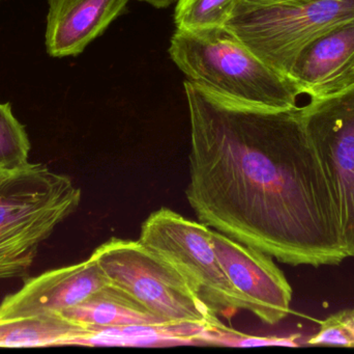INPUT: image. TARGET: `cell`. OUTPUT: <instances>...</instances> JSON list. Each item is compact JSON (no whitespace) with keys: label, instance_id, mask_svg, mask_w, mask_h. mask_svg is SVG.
<instances>
[{"label":"cell","instance_id":"ba28073f","mask_svg":"<svg viewBox=\"0 0 354 354\" xmlns=\"http://www.w3.org/2000/svg\"><path fill=\"white\" fill-rule=\"evenodd\" d=\"M214 253L245 303L247 311L268 326L290 314L292 288L272 257L212 229Z\"/></svg>","mask_w":354,"mask_h":354},{"label":"cell","instance_id":"5b68a950","mask_svg":"<svg viewBox=\"0 0 354 354\" xmlns=\"http://www.w3.org/2000/svg\"><path fill=\"white\" fill-rule=\"evenodd\" d=\"M138 240L170 262L216 316L231 319L247 310L214 253L209 227L161 208L143 222Z\"/></svg>","mask_w":354,"mask_h":354},{"label":"cell","instance_id":"8fae6325","mask_svg":"<svg viewBox=\"0 0 354 354\" xmlns=\"http://www.w3.org/2000/svg\"><path fill=\"white\" fill-rule=\"evenodd\" d=\"M130 0H48L45 44L51 57L77 56L128 10Z\"/></svg>","mask_w":354,"mask_h":354},{"label":"cell","instance_id":"277c9868","mask_svg":"<svg viewBox=\"0 0 354 354\" xmlns=\"http://www.w3.org/2000/svg\"><path fill=\"white\" fill-rule=\"evenodd\" d=\"M354 19V0H299L252 6L239 0L226 28L268 66L288 76L306 45Z\"/></svg>","mask_w":354,"mask_h":354},{"label":"cell","instance_id":"7c38bea8","mask_svg":"<svg viewBox=\"0 0 354 354\" xmlns=\"http://www.w3.org/2000/svg\"><path fill=\"white\" fill-rule=\"evenodd\" d=\"M59 315L87 328L171 324L112 284L100 289L82 303L64 310Z\"/></svg>","mask_w":354,"mask_h":354},{"label":"cell","instance_id":"9c48e42d","mask_svg":"<svg viewBox=\"0 0 354 354\" xmlns=\"http://www.w3.org/2000/svg\"><path fill=\"white\" fill-rule=\"evenodd\" d=\"M111 284L99 264L89 259L27 278L0 303V319L57 315Z\"/></svg>","mask_w":354,"mask_h":354},{"label":"cell","instance_id":"d6986e66","mask_svg":"<svg viewBox=\"0 0 354 354\" xmlns=\"http://www.w3.org/2000/svg\"><path fill=\"white\" fill-rule=\"evenodd\" d=\"M314 346H340L354 348V309L333 314L320 324L317 334L308 340Z\"/></svg>","mask_w":354,"mask_h":354},{"label":"cell","instance_id":"5bb4252c","mask_svg":"<svg viewBox=\"0 0 354 354\" xmlns=\"http://www.w3.org/2000/svg\"><path fill=\"white\" fill-rule=\"evenodd\" d=\"M206 326L198 324L93 328L77 346H198Z\"/></svg>","mask_w":354,"mask_h":354},{"label":"cell","instance_id":"2e32d148","mask_svg":"<svg viewBox=\"0 0 354 354\" xmlns=\"http://www.w3.org/2000/svg\"><path fill=\"white\" fill-rule=\"evenodd\" d=\"M30 149L26 129L12 114L10 102L0 103V168L14 172L26 166Z\"/></svg>","mask_w":354,"mask_h":354},{"label":"cell","instance_id":"4fadbf2b","mask_svg":"<svg viewBox=\"0 0 354 354\" xmlns=\"http://www.w3.org/2000/svg\"><path fill=\"white\" fill-rule=\"evenodd\" d=\"M91 332L57 315L0 319V348L77 346Z\"/></svg>","mask_w":354,"mask_h":354},{"label":"cell","instance_id":"9a60e30c","mask_svg":"<svg viewBox=\"0 0 354 354\" xmlns=\"http://www.w3.org/2000/svg\"><path fill=\"white\" fill-rule=\"evenodd\" d=\"M239 0H177L174 24L178 29L225 27Z\"/></svg>","mask_w":354,"mask_h":354},{"label":"cell","instance_id":"8992f818","mask_svg":"<svg viewBox=\"0 0 354 354\" xmlns=\"http://www.w3.org/2000/svg\"><path fill=\"white\" fill-rule=\"evenodd\" d=\"M338 211L347 258L354 259V85L301 107Z\"/></svg>","mask_w":354,"mask_h":354},{"label":"cell","instance_id":"7402d4cb","mask_svg":"<svg viewBox=\"0 0 354 354\" xmlns=\"http://www.w3.org/2000/svg\"><path fill=\"white\" fill-rule=\"evenodd\" d=\"M12 174V170H4V168H0V184L3 183Z\"/></svg>","mask_w":354,"mask_h":354},{"label":"cell","instance_id":"6da1fadb","mask_svg":"<svg viewBox=\"0 0 354 354\" xmlns=\"http://www.w3.org/2000/svg\"><path fill=\"white\" fill-rule=\"evenodd\" d=\"M191 126L185 195L198 220L282 263L340 265L332 189L301 107L272 109L183 82Z\"/></svg>","mask_w":354,"mask_h":354},{"label":"cell","instance_id":"7a4b0ae2","mask_svg":"<svg viewBox=\"0 0 354 354\" xmlns=\"http://www.w3.org/2000/svg\"><path fill=\"white\" fill-rule=\"evenodd\" d=\"M168 52L187 81L212 93L272 109L297 107L301 94L295 82L226 27L176 28Z\"/></svg>","mask_w":354,"mask_h":354},{"label":"cell","instance_id":"e0dca14e","mask_svg":"<svg viewBox=\"0 0 354 354\" xmlns=\"http://www.w3.org/2000/svg\"><path fill=\"white\" fill-rule=\"evenodd\" d=\"M41 235H24L0 243V280L24 278L37 257Z\"/></svg>","mask_w":354,"mask_h":354},{"label":"cell","instance_id":"3957f363","mask_svg":"<svg viewBox=\"0 0 354 354\" xmlns=\"http://www.w3.org/2000/svg\"><path fill=\"white\" fill-rule=\"evenodd\" d=\"M110 283L171 324H222L178 270L140 241L112 237L91 254Z\"/></svg>","mask_w":354,"mask_h":354},{"label":"cell","instance_id":"44dd1931","mask_svg":"<svg viewBox=\"0 0 354 354\" xmlns=\"http://www.w3.org/2000/svg\"><path fill=\"white\" fill-rule=\"evenodd\" d=\"M138 1L145 2L156 8H167L172 4L176 3L177 0H138Z\"/></svg>","mask_w":354,"mask_h":354},{"label":"cell","instance_id":"ac0fdd59","mask_svg":"<svg viewBox=\"0 0 354 354\" xmlns=\"http://www.w3.org/2000/svg\"><path fill=\"white\" fill-rule=\"evenodd\" d=\"M299 337L297 335L290 337L250 336L220 324L205 328L202 333L201 344L225 347H299L297 342Z\"/></svg>","mask_w":354,"mask_h":354},{"label":"cell","instance_id":"52a82bcc","mask_svg":"<svg viewBox=\"0 0 354 354\" xmlns=\"http://www.w3.org/2000/svg\"><path fill=\"white\" fill-rule=\"evenodd\" d=\"M81 197L70 177L28 162L0 184V243L30 234L49 238Z\"/></svg>","mask_w":354,"mask_h":354},{"label":"cell","instance_id":"ffe728a7","mask_svg":"<svg viewBox=\"0 0 354 354\" xmlns=\"http://www.w3.org/2000/svg\"><path fill=\"white\" fill-rule=\"evenodd\" d=\"M252 6H274V4L289 3V2L299 1V0H243Z\"/></svg>","mask_w":354,"mask_h":354},{"label":"cell","instance_id":"30bf717a","mask_svg":"<svg viewBox=\"0 0 354 354\" xmlns=\"http://www.w3.org/2000/svg\"><path fill=\"white\" fill-rule=\"evenodd\" d=\"M301 95L328 97L354 85V19L310 42L288 74Z\"/></svg>","mask_w":354,"mask_h":354}]
</instances>
